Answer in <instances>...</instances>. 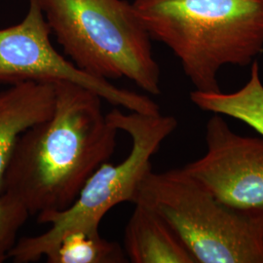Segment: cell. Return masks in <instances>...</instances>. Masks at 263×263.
<instances>
[{"mask_svg":"<svg viewBox=\"0 0 263 263\" xmlns=\"http://www.w3.org/2000/svg\"><path fill=\"white\" fill-rule=\"evenodd\" d=\"M54 86V111L20 136L4 177L3 191L18 198L30 216L70 207L112 156L119 132L104 112L102 97L71 82Z\"/></svg>","mask_w":263,"mask_h":263,"instance_id":"obj_1","label":"cell"},{"mask_svg":"<svg viewBox=\"0 0 263 263\" xmlns=\"http://www.w3.org/2000/svg\"><path fill=\"white\" fill-rule=\"evenodd\" d=\"M151 39L170 48L195 90L220 92L227 65H252L263 53V0H134Z\"/></svg>","mask_w":263,"mask_h":263,"instance_id":"obj_2","label":"cell"},{"mask_svg":"<svg viewBox=\"0 0 263 263\" xmlns=\"http://www.w3.org/2000/svg\"><path fill=\"white\" fill-rule=\"evenodd\" d=\"M66 56L104 80L126 78L148 94H161V70L151 37L126 0H38Z\"/></svg>","mask_w":263,"mask_h":263,"instance_id":"obj_3","label":"cell"},{"mask_svg":"<svg viewBox=\"0 0 263 263\" xmlns=\"http://www.w3.org/2000/svg\"><path fill=\"white\" fill-rule=\"evenodd\" d=\"M133 203L157 213L197 263H263V214L220 202L182 168L151 170Z\"/></svg>","mask_w":263,"mask_h":263,"instance_id":"obj_4","label":"cell"},{"mask_svg":"<svg viewBox=\"0 0 263 263\" xmlns=\"http://www.w3.org/2000/svg\"><path fill=\"white\" fill-rule=\"evenodd\" d=\"M107 118L118 130L128 134L132 148L118 164L105 162L86 181L74 203L65 211L37 216V222L50 228L36 236L21 238L9 254L15 263L38 261L49 254L61 238L74 229H100L102 219L112 208L131 202L144 176L152 170L151 158L178 128L174 116L123 112L113 109Z\"/></svg>","mask_w":263,"mask_h":263,"instance_id":"obj_5","label":"cell"},{"mask_svg":"<svg viewBox=\"0 0 263 263\" xmlns=\"http://www.w3.org/2000/svg\"><path fill=\"white\" fill-rule=\"evenodd\" d=\"M51 33L39 1L28 0L24 20L0 29V84H55L66 81L83 86L108 104L128 111L149 115L161 113L159 105L147 96L119 88L78 68L52 45Z\"/></svg>","mask_w":263,"mask_h":263,"instance_id":"obj_6","label":"cell"},{"mask_svg":"<svg viewBox=\"0 0 263 263\" xmlns=\"http://www.w3.org/2000/svg\"><path fill=\"white\" fill-rule=\"evenodd\" d=\"M206 144L184 172L226 205L263 214V137L238 135L216 113L207 122Z\"/></svg>","mask_w":263,"mask_h":263,"instance_id":"obj_7","label":"cell"},{"mask_svg":"<svg viewBox=\"0 0 263 263\" xmlns=\"http://www.w3.org/2000/svg\"><path fill=\"white\" fill-rule=\"evenodd\" d=\"M55 100L54 84L23 82L0 92V193L20 136L52 115Z\"/></svg>","mask_w":263,"mask_h":263,"instance_id":"obj_8","label":"cell"},{"mask_svg":"<svg viewBox=\"0 0 263 263\" xmlns=\"http://www.w3.org/2000/svg\"><path fill=\"white\" fill-rule=\"evenodd\" d=\"M124 251L133 263H197L173 228L142 204H135L125 228Z\"/></svg>","mask_w":263,"mask_h":263,"instance_id":"obj_9","label":"cell"},{"mask_svg":"<svg viewBox=\"0 0 263 263\" xmlns=\"http://www.w3.org/2000/svg\"><path fill=\"white\" fill-rule=\"evenodd\" d=\"M190 100L201 110L237 119L263 137V84L256 60L252 64L248 82L238 91L226 94L194 90Z\"/></svg>","mask_w":263,"mask_h":263,"instance_id":"obj_10","label":"cell"},{"mask_svg":"<svg viewBox=\"0 0 263 263\" xmlns=\"http://www.w3.org/2000/svg\"><path fill=\"white\" fill-rule=\"evenodd\" d=\"M45 257L48 263H124L128 261L121 246L103 238L100 229H74L67 232Z\"/></svg>","mask_w":263,"mask_h":263,"instance_id":"obj_11","label":"cell"},{"mask_svg":"<svg viewBox=\"0 0 263 263\" xmlns=\"http://www.w3.org/2000/svg\"><path fill=\"white\" fill-rule=\"evenodd\" d=\"M29 216L28 209L18 198L5 191L0 193V263L9 259L18 233Z\"/></svg>","mask_w":263,"mask_h":263,"instance_id":"obj_12","label":"cell"}]
</instances>
